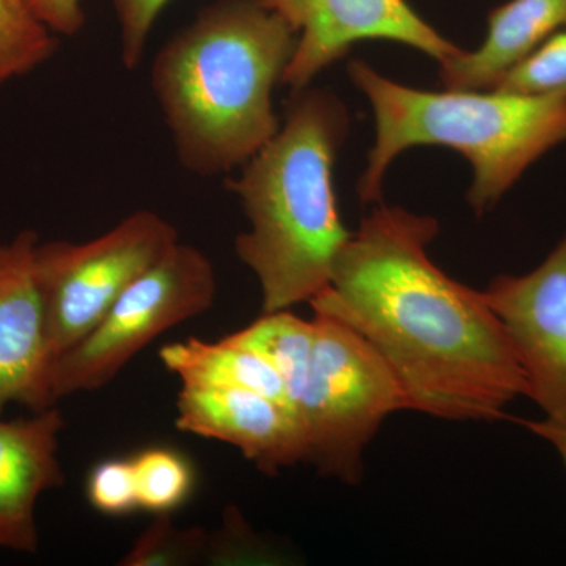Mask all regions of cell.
I'll return each instance as SVG.
<instances>
[{"instance_id":"obj_17","label":"cell","mask_w":566,"mask_h":566,"mask_svg":"<svg viewBox=\"0 0 566 566\" xmlns=\"http://www.w3.org/2000/svg\"><path fill=\"white\" fill-rule=\"evenodd\" d=\"M139 509L153 513H169L180 506L191 493V465L169 449H147L133 458Z\"/></svg>"},{"instance_id":"obj_15","label":"cell","mask_w":566,"mask_h":566,"mask_svg":"<svg viewBox=\"0 0 566 566\" xmlns=\"http://www.w3.org/2000/svg\"><path fill=\"white\" fill-rule=\"evenodd\" d=\"M315 337L314 318H300L289 308L263 312V315L248 327L227 335L226 338L232 344L251 349L273 365L274 370L283 379L294 412L311 367Z\"/></svg>"},{"instance_id":"obj_21","label":"cell","mask_w":566,"mask_h":566,"mask_svg":"<svg viewBox=\"0 0 566 566\" xmlns=\"http://www.w3.org/2000/svg\"><path fill=\"white\" fill-rule=\"evenodd\" d=\"M169 2L170 0H111L120 31V55L126 70L140 65L153 25Z\"/></svg>"},{"instance_id":"obj_12","label":"cell","mask_w":566,"mask_h":566,"mask_svg":"<svg viewBox=\"0 0 566 566\" xmlns=\"http://www.w3.org/2000/svg\"><path fill=\"white\" fill-rule=\"evenodd\" d=\"M65 420L55 406L25 419H0V547L39 551L36 504L41 494L63 486L59 436Z\"/></svg>"},{"instance_id":"obj_7","label":"cell","mask_w":566,"mask_h":566,"mask_svg":"<svg viewBox=\"0 0 566 566\" xmlns=\"http://www.w3.org/2000/svg\"><path fill=\"white\" fill-rule=\"evenodd\" d=\"M218 294L214 266L193 245L177 243L112 304L98 326L55 360L52 403L109 385L150 342L210 311Z\"/></svg>"},{"instance_id":"obj_23","label":"cell","mask_w":566,"mask_h":566,"mask_svg":"<svg viewBox=\"0 0 566 566\" xmlns=\"http://www.w3.org/2000/svg\"><path fill=\"white\" fill-rule=\"evenodd\" d=\"M521 423L538 438L545 439L547 444L553 446L566 468V423L546 417L543 420H521Z\"/></svg>"},{"instance_id":"obj_18","label":"cell","mask_w":566,"mask_h":566,"mask_svg":"<svg viewBox=\"0 0 566 566\" xmlns=\"http://www.w3.org/2000/svg\"><path fill=\"white\" fill-rule=\"evenodd\" d=\"M208 532L200 527L174 526L169 513L145 528L129 553L118 562L123 566H186L203 564Z\"/></svg>"},{"instance_id":"obj_11","label":"cell","mask_w":566,"mask_h":566,"mask_svg":"<svg viewBox=\"0 0 566 566\" xmlns=\"http://www.w3.org/2000/svg\"><path fill=\"white\" fill-rule=\"evenodd\" d=\"M175 427L237 447L260 472L305 463L303 424L293 411L240 387L181 385Z\"/></svg>"},{"instance_id":"obj_9","label":"cell","mask_w":566,"mask_h":566,"mask_svg":"<svg viewBox=\"0 0 566 566\" xmlns=\"http://www.w3.org/2000/svg\"><path fill=\"white\" fill-rule=\"evenodd\" d=\"M482 296L512 340L526 397L566 423V232L535 270L497 275Z\"/></svg>"},{"instance_id":"obj_1","label":"cell","mask_w":566,"mask_h":566,"mask_svg":"<svg viewBox=\"0 0 566 566\" xmlns=\"http://www.w3.org/2000/svg\"><path fill=\"white\" fill-rule=\"evenodd\" d=\"M438 234L434 218L378 203L308 304L374 346L411 411L455 422L504 419L506 406L526 397L523 368L482 292L428 255Z\"/></svg>"},{"instance_id":"obj_5","label":"cell","mask_w":566,"mask_h":566,"mask_svg":"<svg viewBox=\"0 0 566 566\" xmlns=\"http://www.w3.org/2000/svg\"><path fill=\"white\" fill-rule=\"evenodd\" d=\"M314 354L294 408L303 424L305 463L357 485L365 449L382 422L411 406L392 368L363 335L331 316L314 314Z\"/></svg>"},{"instance_id":"obj_20","label":"cell","mask_w":566,"mask_h":566,"mask_svg":"<svg viewBox=\"0 0 566 566\" xmlns=\"http://www.w3.org/2000/svg\"><path fill=\"white\" fill-rule=\"evenodd\" d=\"M87 497L98 512L125 515L139 506L132 460H107L96 464L87 480Z\"/></svg>"},{"instance_id":"obj_13","label":"cell","mask_w":566,"mask_h":566,"mask_svg":"<svg viewBox=\"0 0 566 566\" xmlns=\"http://www.w3.org/2000/svg\"><path fill=\"white\" fill-rule=\"evenodd\" d=\"M566 29V0H506L488 14L482 46L441 63L449 91H491L510 70Z\"/></svg>"},{"instance_id":"obj_19","label":"cell","mask_w":566,"mask_h":566,"mask_svg":"<svg viewBox=\"0 0 566 566\" xmlns=\"http://www.w3.org/2000/svg\"><path fill=\"white\" fill-rule=\"evenodd\" d=\"M494 91L566 98V29L509 71Z\"/></svg>"},{"instance_id":"obj_10","label":"cell","mask_w":566,"mask_h":566,"mask_svg":"<svg viewBox=\"0 0 566 566\" xmlns=\"http://www.w3.org/2000/svg\"><path fill=\"white\" fill-rule=\"evenodd\" d=\"M39 233L22 230L0 244V416L9 405L33 412L55 406L52 359L35 277Z\"/></svg>"},{"instance_id":"obj_22","label":"cell","mask_w":566,"mask_h":566,"mask_svg":"<svg viewBox=\"0 0 566 566\" xmlns=\"http://www.w3.org/2000/svg\"><path fill=\"white\" fill-rule=\"evenodd\" d=\"M29 7L44 25L59 36H74L85 24L81 0H28Z\"/></svg>"},{"instance_id":"obj_14","label":"cell","mask_w":566,"mask_h":566,"mask_svg":"<svg viewBox=\"0 0 566 566\" xmlns=\"http://www.w3.org/2000/svg\"><path fill=\"white\" fill-rule=\"evenodd\" d=\"M159 359L181 385L240 387L277 401L293 411L283 379L262 356L232 342L188 338L159 349Z\"/></svg>"},{"instance_id":"obj_16","label":"cell","mask_w":566,"mask_h":566,"mask_svg":"<svg viewBox=\"0 0 566 566\" xmlns=\"http://www.w3.org/2000/svg\"><path fill=\"white\" fill-rule=\"evenodd\" d=\"M59 41V35L33 14L28 0H0V85L51 61Z\"/></svg>"},{"instance_id":"obj_3","label":"cell","mask_w":566,"mask_h":566,"mask_svg":"<svg viewBox=\"0 0 566 566\" xmlns=\"http://www.w3.org/2000/svg\"><path fill=\"white\" fill-rule=\"evenodd\" d=\"M348 129V112L333 93L294 92L277 134L227 181L249 221L234 251L259 279L263 312L308 303L329 285L335 256L352 238L334 189Z\"/></svg>"},{"instance_id":"obj_4","label":"cell","mask_w":566,"mask_h":566,"mask_svg":"<svg viewBox=\"0 0 566 566\" xmlns=\"http://www.w3.org/2000/svg\"><path fill=\"white\" fill-rule=\"evenodd\" d=\"M349 80L375 114V144L357 192L381 203L382 181L398 155L420 145L463 155L474 181L468 202L485 214L528 167L566 142V98L494 91L427 92L387 80L368 63L353 61Z\"/></svg>"},{"instance_id":"obj_2","label":"cell","mask_w":566,"mask_h":566,"mask_svg":"<svg viewBox=\"0 0 566 566\" xmlns=\"http://www.w3.org/2000/svg\"><path fill=\"white\" fill-rule=\"evenodd\" d=\"M296 46V31L262 0H216L164 44L151 88L186 170L230 172L273 139V91Z\"/></svg>"},{"instance_id":"obj_6","label":"cell","mask_w":566,"mask_h":566,"mask_svg":"<svg viewBox=\"0 0 566 566\" xmlns=\"http://www.w3.org/2000/svg\"><path fill=\"white\" fill-rule=\"evenodd\" d=\"M177 243L180 240L172 223L148 210L133 212L87 243L40 241L35 277L52 367L62 354L87 337L120 294Z\"/></svg>"},{"instance_id":"obj_8","label":"cell","mask_w":566,"mask_h":566,"mask_svg":"<svg viewBox=\"0 0 566 566\" xmlns=\"http://www.w3.org/2000/svg\"><path fill=\"white\" fill-rule=\"evenodd\" d=\"M289 22L297 46L282 84L303 91L354 44L386 40L406 44L444 63L463 52L420 17L408 0H262Z\"/></svg>"}]
</instances>
